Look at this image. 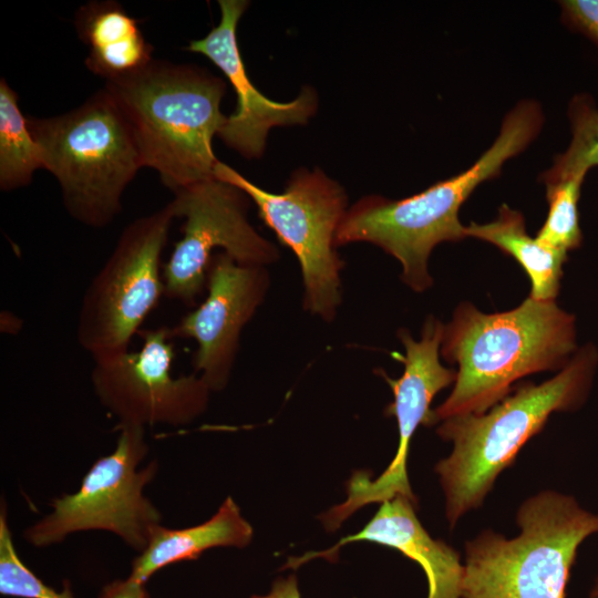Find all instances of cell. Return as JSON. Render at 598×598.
Returning <instances> with one entry per match:
<instances>
[{"instance_id": "ac0fdd59", "label": "cell", "mask_w": 598, "mask_h": 598, "mask_svg": "<svg viewBox=\"0 0 598 598\" xmlns=\"http://www.w3.org/2000/svg\"><path fill=\"white\" fill-rule=\"evenodd\" d=\"M465 234L466 237L489 243L514 258L529 278L530 298L556 300L568 254L530 237L519 210L502 204L495 219L485 224L472 221L465 226Z\"/></svg>"}, {"instance_id": "2e32d148", "label": "cell", "mask_w": 598, "mask_h": 598, "mask_svg": "<svg viewBox=\"0 0 598 598\" xmlns=\"http://www.w3.org/2000/svg\"><path fill=\"white\" fill-rule=\"evenodd\" d=\"M75 29L89 47L85 64L94 74L109 81L131 75L154 59L138 22L120 3L91 1L75 13Z\"/></svg>"}, {"instance_id": "8fae6325", "label": "cell", "mask_w": 598, "mask_h": 598, "mask_svg": "<svg viewBox=\"0 0 598 598\" xmlns=\"http://www.w3.org/2000/svg\"><path fill=\"white\" fill-rule=\"evenodd\" d=\"M444 324L429 316L422 327L421 338L414 340L406 329L398 331L405 354L393 353L404 365L400 378L393 379L382 370L379 373L393 392V402L385 408V415L394 416L399 431L396 453L388 467L372 480L367 471H357L347 483V498L319 515L328 532L337 530L341 524L365 505L383 503L402 495L416 501L408 476L410 442L419 425H432L434 396L454 384L456 370L444 367L440 361Z\"/></svg>"}, {"instance_id": "d4e9b609", "label": "cell", "mask_w": 598, "mask_h": 598, "mask_svg": "<svg viewBox=\"0 0 598 598\" xmlns=\"http://www.w3.org/2000/svg\"><path fill=\"white\" fill-rule=\"evenodd\" d=\"M250 598H300L297 577L295 575L279 577L274 581L268 594L252 595Z\"/></svg>"}, {"instance_id": "e0dca14e", "label": "cell", "mask_w": 598, "mask_h": 598, "mask_svg": "<svg viewBox=\"0 0 598 598\" xmlns=\"http://www.w3.org/2000/svg\"><path fill=\"white\" fill-rule=\"evenodd\" d=\"M254 529L243 517L239 506L227 497L206 522L186 527L158 525L143 551L133 560L128 578L145 584L156 571L172 564L197 559L216 547H246Z\"/></svg>"}, {"instance_id": "52a82bcc", "label": "cell", "mask_w": 598, "mask_h": 598, "mask_svg": "<svg viewBox=\"0 0 598 598\" xmlns=\"http://www.w3.org/2000/svg\"><path fill=\"white\" fill-rule=\"evenodd\" d=\"M214 176L229 183L255 203L259 218L297 257L303 281V308L331 322L342 301L343 260L336 233L348 210L344 188L321 169L292 173L282 193H270L218 161Z\"/></svg>"}, {"instance_id": "30bf717a", "label": "cell", "mask_w": 598, "mask_h": 598, "mask_svg": "<svg viewBox=\"0 0 598 598\" xmlns=\"http://www.w3.org/2000/svg\"><path fill=\"white\" fill-rule=\"evenodd\" d=\"M174 195L175 217L185 221L163 266L166 298L193 306L206 287L216 248L245 266L267 267L279 259L278 248L249 223L250 198L238 187L214 177Z\"/></svg>"}, {"instance_id": "ffe728a7", "label": "cell", "mask_w": 598, "mask_h": 598, "mask_svg": "<svg viewBox=\"0 0 598 598\" xmlns=\"http://www.w3.org/2000/svg\"><path fill=\"white\" fill-rule=\"evenodd\" d=\"M571 141L554 158L550 168L539 175L544 185L576 175H587L598 165V106L587 93H578L568 104Z\"/></svg>"}, {"instance_id": "7a4b0ae2", "label": "cell", "mask_w": 598, "mask_h": 598, "mask_svg": "<svg viewBox=\"0 0 598 598\" xmlns=\"http://www.w3.org/2000/svg\"><path fill=\"white\" fill-rule=\"evenodd\" d=\"M543 124L540 104L519 101L503 118L493 144L470 168L405 198L370 195L354 203L338 227L336 247L373 244L399 260L401 278L412 290L425 291L433 285L427 268L432 250L443 241L466 238L458 216L464 202L482 183L499 176L504 163L525 151Z\"/></svg>"}, {"instance_id": "9a60e30c", "label": "cell", "mask_w": 598, "mask_h": 598, "mask_svg": "<svg viewBox=\"0 0 598 598\" xmlns=\"http://www.w3.org/2000/svg\"><path fill=\"white\" fill-rule=\"evenodd\" d=\"M415 505L416 501L402 495L385 501L361 530L326 550L290 557L282 569L297 568L315 558L333 561L342 546L369 542L396 549L416 561L427 579L426 598H461L464 564L453 547L430 536L415 514Z\"/></svg>"}, {"instance_id": "7402d4cb", "label": "cell", "mask_w": 598, "mask_h": 598, "mask_svg": "<svg viewBox=\"0 0 598 598\" xmlns=\"http://www.w3.org/2000/svg\"><path fill=\"white\" fill-rule=\"evenodd\" d=\"M0 594L18 598H74L69 584L56 591L24 565L14 547L4 504L0 512Z\"/></svg>"}, {"instance_id": "5bb4252c", "label": "cell", "mask_w": 598, "mask_h": 598, "mask_svg": "<svg viewBox=\"0 0 598 598\" xmlns=\"http://www.w3.org/2000/svg\"><path fill=\"white\" fill-rule=\"evenodd\" d=\"M218 3L221 13L218 25L206 37L189 42L187 50L206 55L235 90L236 109L226 116L217 136L241 156L259 158L270 128L306 124L317 112L318 95L309 85L302 86L290 102H275L259 92L248 78L237 41V25L249 2L219 0Z\"/></svg>"}, {"instance_id": "484cf974", "label": "cell", "mask_w": 598, "mask_h": 598, "mask_svg": "<svg viewBox=\"0 0 598 598\" xmlns=\"http://www.w3.org/2000/svg\"><path fill=\"white\" fill-rule=\"evenodd\" d=\"M22 327V321L11 312L4 311L1 315V331L6 333H17Z\"/></svg>"}, {"instance_id": "7c38bea8", "label": "cell", "mask_w": 598, "mask_h": 598, "mask_svg": "<svg viewBox=\"0 0 598 598\" xmlns=\"http://www.w3.org/2000/svg\"><path fill=\"white\" fill-rule=\"evenodd\" d=\"M142 347L93 360L91 382L117 423L185 425L206 409L210 389L197 375L174 377L171 328L141 330Z\"/></svg>"}, {"instance_id": "3957f363", "label": "cell", "mask_w": 598, "mask_h": 598, "mask_svg": "<svg viewBox=\"0 0 598 598\" xmlns=\"http://www.w3.org/2000/svg\"><path fill=\"white\" fill-rule=\"evenodd\" d=\"M597 368L598 349L587 343L551 379L519 384L482 414L456 415L440 422L437 435L453 444L451 454L434 467L451 528L484 503L498 475L513 464L553 413L584 405Z\"/></svg>"}, {"instance_id": "44dd1931", "label": "cell", "mask_w": 598, "mask_h": 598, "mask_svg": "<svg viewBox=\"0 0 598 598\" xmlns=\"http://www.w3.org/2000/svg\"><path fill=\"white\" fill-rule=\"evenodd\" d=\"M586 175H576L546 184L547 217L536 235L545 246L567 252L582 243L578 202Z\"/></svg>"}, {"instance_id": "277c9868", "label": "cell", "mask_w": 598, "mask_h": 598, "mask_svg": "<svg viewBox=\"0 0 598 598\" xmlns=\"http://www.w3.org/2000/svg\"><path fill=\"white\" fill-rule=\"evenodd\" d=\"M134 130L143 165L173 193L214 178L213 138L226 121L225 81L205 69L153 60L106 82Z\"/></svg>"}, {"instance_id": "6da1fadb", "label": "cell", "mask_w": 598, "mask_h": 598, "mask_svg": "<svg viewBox=\"0 0 598 598\" xmlns=\"http://www.w3.org/2000/svg\"><path fill=\"white\" fill-rule=\"evenodd\" d=\"M576 317L556 300L526 298L518 307L484 313L461 303L444 324L441 355L456 364L453 390L432 410V425L482 414L529 374L560 371L578 350Z\"/></svg>"}, {"instance_id": "9c48e42d", "label": "cell", "mask_w": 598, "mask_h": 598, "mask_svg": "<svg viewBox=\"0 0 598 598\" xmlns=\"http://www.w3.org/2000/svg\"><path fill=\"white\" fill-rule=\"evenodd\" d=\"M174 218L168 203L128 224L87 286L76 339L93 360L128 350L132 338L164 296L161 259Z\"/></svg>"}, {"instance_id": "4fadbf2b", "label": "cell", "mask_w": 598, "mask_h": 598, "mask_svg": "<svg viewBox=\"0 0 598 598\" xmlns=\"http://www.w3.org/2000/svg\"><path fill=\"white\" fill-rule=\"evenodd\" d=\"M267 267L245 266L216 252L207 271V296L173 328L174 338L193 339L195 373L210 391L226 388L243 329L262 303L269 288Z\"/></svg>"}, {"instance_id": "5b68a950", "label": "cell", "mask_w": 598, "mask_h": 598, "mask_svg": "<svg viewBox=\"0 0 598 598\" xmlns=\"http://www.w3.org/2000/svg\"><path fill=\"white\" fill-rule=\"evenodd\" d=\"M517 536L491 529L465 543L461 598H565L580 545L598 534V514L556 491L525 499Z\"/></svg>"}, {"instance_id": "603a6c76", "label": "cell", "mask_w": 598, "mask_h": 598, "mask_svg": "<svg viewBox=\"0 0 598 598\" xmlns=\"http://www.w3.org/2000/svg\"><path fill=\"white\" fill-rule=\"evenodd\" d=\"M561 20L598 47V0H563Z\"/></svg>"}, {"instance_id": "d6986e66", "label": "cell", "mask_w": 598, "mask_h": 598, "mask_svg": "<svg viewBox=\"0 0 598 598\" xmlns=\"http://www.w3.org/2000/svg\"><path fill=\"white\" fill-rule=\"evenodd\" d=\"M43 168L42 152L28 118L18 106V94L0 80V188L9 192L30 184L35 169Z\"/></svg>"}, {"instance_id": "4316f807", "label": "cell", "mask_w": 598, "mask_h": 598, "mask_svg": "<svg viewBox=\"0 0 598 598\" xmlns=\"http://www.w3.org/2000/svg\"><path fill=\"white\" fill-rule=\"evenodd\" d=\"M589 598H598V574L592 582V586L589 590Z\"/></svg>"}, {"instance_id": "ba28073f", "label": "cell", "mask_w": 598, "mask_h": 598, "mask_svg": "<svg viewBox=\"0 0 598 598\" xmlns=\"http://www.w3.org/2000/svg\"><path fill=\"white\" fill-rule=\"evenodd\" d=\"M114 451L97 458L75 493L51 503L52 512L28 527L23 536L34 547L61 543L69 535L106 530L143 551L162 514L144 495L157 473L155 461L138 470L148 453L145 427L117 423Z\"/></svg>"}, {"instance_id": "8992f818", "label": "cell", "mask_w": 598, "mask_h": 598, "mask_svg": "<svg viewBox=\"0 0 598 598\" xmlns=\"http://www.w3.org/2000/svg\"><path fill=\"white\" fill-rule=\"evenodd\" d=\"M28 125L68 213L94 228L113 221L125 188L144 165L132 124L111 92L104 87L68 113L30 117Z\"/></svg>"}, {"instance_id": "cb8c5ba5", "label": "cell", "mask_w": 598, "mask_h": 598, "mask_svg": "<svg viewBox=\"0 0 598 598\" xmlns=\"http://www.w3.org/2000/svg\"><path fill=\"white\" fill-rule=\"evenodd\" d=\"M100 598H151L145 584L130 579H116L105 585Z\"/></svg>"}]
</instances>
